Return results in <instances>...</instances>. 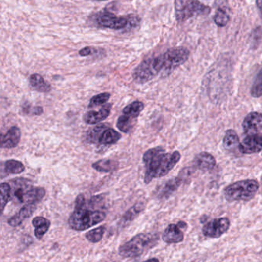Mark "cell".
<instances>
[{
  "instance_id": "34",
  "label": "cell",
  "mask_w": 262,
  "mask_h": 262,
  "mask_svg": "<svg viewBox=\"0 0 262 262\" xmlns=\"http://www.w3.org/2000/svg\"><path fill=\"white\" fill-rule=\"evenodd\" d=\"M85 205H86V198L84 195L80 194L75 200V208L85 207Z\"/></svg>"
},
{
  "instance_id": "20",
  "label": "cell",
  "mask_w": 262,
  "mask_h": 262,
  "mask_svg": "<svg viewBox=\"0 0 262 262\" xmlns=\"http://www.w3.org/2000/svg\"><path fill=\"white\" fill-rule=\"evenodd\" d=\"M29 82L32 87L41 92V93H48L51 90V86L49 83L46 82L43 77L39 74H33L29 78Z\"/></svg>"
},
{
  "instance_id": "24",
  "label": "cell",
  "mask_w": 262,
  "mask_h": 262,
  "mask_svg": "<svg viewBox=\"0 0 262 262\" xmlns=\"http://www.w3.org/2000/svg\"><path fill=\"white\" fill-rule=\"evenodd\" d=\"M143 109H144V104L141 101H136L125 107L123 109L122 112L123 114L133 119H136Z\"/></svg>"
},
{
  "instance_id": "8",
  "label": "cell",
  "mask_w": 262,
  "mask_h": 262,
  "mask_svg": "<svg viewBox=\"0 0 262 262\" xmlns=\"http://www.w3.org/2000/svg\"><path fill=\"white\" fill-rule=\"evenodd\" d=\"M231 222L228 218H215L206 223L203 228V234L207 238H218L228 232Z\"/></svg>"
},
{
  "instance_id": "12",
  "label": "cell",
  "mask_w": 262,
  "mask_h": 262,
  "mask_svg": "<svg viewBox=\"0 0 262 262\" xmlns=\"http://www.w3.org/2000/svg\"><path fill=\"white\" fill-rule=\"evenodd\" d=\"M21 139V131L18 127H12L6 134L0 133V148H15Z\"/></svg>"
},
{
  "instance_id": "32",
  "label": "cell",
  "mask_w": 262,
  "mask_h": 262,
  "mask_svg": "<svg viewBox=\"0 0 262 262\" xmlns=\"http://www.w3.org/2000/svg\"><path fill=\"white\" fill-rule=\"evenodd\" d=\"M111 97V94L109 93H101V94H97V95L94 96L90 99V103L88 104V107H97V106L103 105V104L107 103V101L109 100Z\"/></svg>"
},
{
  "instance_id": "9",
  "label": "cell",
  "mask_w": 262,
  "mask_h": 262,
  "mask_svg": "<svg viewBox=\"0 0 262 262\" xmlns=\"http://www.w3.org/2000/svg\"><path fill=\"white\" fill-rule=\"evenodd\" d=\"M97 22L101 27L119 30L128 26V19L125 17H118L111 12H105L97 16Z\"/></svg>"
},
{
  "instance_id": "31",
  "label": "cell",
  "mask_w": 262,
  "mask_h": 262,
  "mask_svg": "<svg viewBox=\"0 0 262 262\" xmlns=\"http://www.w3.org/2000/svg\"><path fill=\"white\" fill-rule=\"evenodd\" d=\"M251 94L254 97H259L262 96V70L259 72L256 79L254 81L253 85L251 88Z\"/></svg>"
},
{
  "instance_id": "14",
  "label": "cell",
  "mask_w": 262,
  "mask_h": 262,
  "mask_svg": "<svg viewBox=\"0 0 262 262\" xmlns=\"http://www.w3.org/2000/svg\"><path fill=\"white\" fill-rule=\"evenodd\" d=\"M193 162L195 167L202 171H211L217 165L215 157L207 152H202L197 154Z\"/></svg>"
},
{
  "instance_id": "39",
  "label": "cell",
  "mask_w": 262,
  "mask_h": 262,
  "mask_svg": "<svg viewBox=\"0 0 262 262\" xmlns=\"http://www.w3.org/2000/svg\"><path fill=\"white\" fill-rule=\"evenodd\" d=\"M96 1H103L104 2V1H107V0H96Z\"/></svg>"
},
{
  "instance_id": "16",
  "label": "cell",
  "mask_w": 262,
  "mask_h": 262,
  "mask_svg": "<svg viewBox=\"0 0 262 262\" xmlns=\"http://www.w3.org/2000/svg\"><path fill=\"white\" fill-rule=\"evenodd\" d=\"M36 209V204H25L17 214L9 218L8 221L9 225L12 227L19 226L24 220L33 215Z\"/></svg>"
},
{
  "instance_id": "26",
  "label": "cell",
  "mask_w": 262,
  "mask_h": 262,
  "mask_svg": "<svg viewBox=\"0 0 262 262\" xmlns=\"http://www.w3.org/2000/svg\"><path fill=\"white\" fill-rule=\"evenodd\" d=\"M10 199V186L9 183L0 184V215H2L7 203Z\"/></svg>"
},
{
  "instance_id": "7",
  "label": "cell",
  "mask_w": 262,
  "mask_h": 262,
  "mask_svg": "<svg viewBox=\"0 0 262 262\" xmlns=\"http://www.w3.org/2000/svg\"><path fill=\"white\" fill-rule=\"evenodd\" d=\"M10 186V199L18 203H27L28 197L31 189L34 186L29 179L18 178L9 183Z\"/></svg>"
},
{
  "instance_id": "18",
  "label": "cell",
  "mask_w": 262,
  "mask_h": 262,
  "mask_svg": "<svg viewBox=\"0 0 262 262\" xmlns=\"http://www.w3.org/2000/svg\"><path fill=\"white\" fill-rule=\"evenodd\" d=\"M239 146L240 142L236 132L234 130H228L223 139L224 148L231 153H235L236 151H239Z\"/></svg>"
},
{
  "instance_id": "15",
  "label": "cell",
  "mask_w": 262,
  "mask_h": 262,
  "mask_svg": "<svg viewBox=\"0 0 262 262\" xmlns=\"http://www.w3.org/2000/svg\"><path fill=\"white\" fill-rule=\"evenodd\" d=\"M162 238L167 244L179 243L184 239V234L177 225L171 224L164 230Z\"/></svg>"
},
{
  "instance_id": "13",
  "label": "cell",
  "mask_w": 262,
  "mask_h": 262,
  "mask_svg": "<svg viewBox=\"0 0 262 262\" xmlns=\"http://www.w3.org/2000/svg\"><path fill=\"white\" fill-rule=\"evenodd\" d=\"M111 104H107L99 111H88L84 115V121L87 125H96L105 120L109 116L111 111Z\"/></svg>"
},
{
  "instance_id": "29",
  "label": "cell",
  "mask_w": 262,
  "mask_h": 262,
  "mask_svg": "<svg viewBox=\"0 0 262 262\" xmlns=\"http://www.w3.org/2000/svg\"><path fill=\"white\" fill-rule=\"evenodd\" d=\"M105 232V227L100 226L87 232L86 234V238H87V241L92 242V243H97L102 239Z\"/></svg>"
},
{
  "instance_id": "17",
  "label": "cell",
  "mask_w": 262,
  "mask_h": 262,
  "mask_svg": "<svg viewBox=\"0 0 262 262\" xmlns=\"http://www.w3.org/2000/svg\"><path fill=\"white\" fill-rule=\"evenodd\" d=\"M183 180L184 179L179 175L177 177H174L172 179H169L160 189V192H159V197L160 199H166V198H168L169 196H171L174 192L179 189Z\"/></svg>"
},
{
  "instance_id": "11",
  "label": "cell",
  "mask_w": 262,
  "mask_h": 262,
  "mask_svg": "<svg viewBox=\"0 0 262 262\" xmlns=\"http://www.w3.org/2000/svg\"><path fill=\"white\" fill-rule=\"evenodd\" d=\"M244 132L247 135L256 134L262 130V114L259 112L249 113L242 122Z\"/></svg>"
},
{
  "instance_id": "5",
  "label": "cell",
  "mask_w": 262,
  "mask_h": 262,
  "mask_svg": "<svg viewBox=\"0 0 262 262\" xmlns=\"http://www.w3.org/2000/svg\"><path fill=\"white\" fill-rule=\"evenodd\" d=\"M175 12L176 20L183 22L193 16L209 15L211 8L197 0H175Z\"/></svg>"
},
{
  "instance_id": "6",
  "label": "cell",
  "mask_w": 262,
  "mask_h": 262,
  "mask_svg": "<svg viewBox=\"0 0 262 262\" xmlns=\"http://www.w3.org/2000/svg\"><path fill=\"white\" fill-rule=\"evenodd\" d=\"M189 50L184 47L172 48L162 54L163 58V72L161 76L167 77L171 75L178 67L183 65L189 59Z\"/></svg>"
},
{
  "instance_id": "27",
  "label": "cell",
  "mask_w": 262,
  "mask_h": 262,
  "mask_svg": "<svg viewBox=\"0 0 262 262\" xmlns=\"http://www.w3.org/2000/svg\"><path fill=\"white\" fill-rule=\"evenodd\" d=\"M133 120L135 119L123 114L118 118V121H117V127L120 131H122L124 133H128L134 125Z\"/></svg>"
},
{
  "instance_id": "25",
  "label": "cell",
  "mask_w": 262,
  "mask_h": 262,
  "mask_svg": "<svg viewBox=\"0 0 262 262\" xmlns=\"http://www.w3.org/2000/svg\"><path fill=\"white\" fill-rule=\"evenodd\" d=\"M145 209V204L142 202L136 203L134 206L130 208L129 210L124 214L122 217V221L128 222V221H132L139 216L142 211Z\"/></svg>"
},
{
  "instance_id": "4",
  "label": "cell",
  "mask_w": 262,
  "mask_h": 262,
  "mask_svg": "<svg viewBox=\"0 0 262 262\" xmlns=\"http://www.w3.org/2000/svg\"><path fill=\"white\" fill-rule=\"evenodd\" d=\"M259 184L255 179L238 181L227 186L224 191L225 199L229 202L249 201L256 196Z\"/></svg>"
},
{
  "instance_id": "36",
  "label": "cell",
  "mask_w": 262,
  "mask_h": 262,
  "mask_svg": "<svg viewBox=\"0 0 262 262\" xmlns=\"http://www.w3.org/2000/svg\"><path fill=\"white\" fill-rule=\"evenodd\" d=\"M43 111V109L41 107H34V109H33V113H34V114H37V115L41 114Z\"/></svg>"
},
{
  "instance_id": "21",
  "label": "cell",
  "mask_w": 262,
  "mask_h": 262,
  "mask_svg": "<svg viewBox=\"0 0 262 262\" xmlns=\"http://www.w3.org/2000/svg\"><path fill=\"white\" fill-rule=\"evenodd\" d=\"M119 166V163L116 160H107V159L98 160L92 164V167L95 171L102 173L114 172L118 171Z\"/></svg>"
},
{
  "instance_id": "37",
  "label": "cell",
  "mask_w": 262,
  "mask_h": 262,
  "mask_svg": "<svg viewBox=\"0 0 262 262\" xmlns=\"http://www.w3.org/2000/svg\"><path fill=\"white\" fill-rule=\"evenodd\" d=\"M256 5L258 9L260 12L261 15H262V0H256Z\"/></svg>"
},
{
  "instance_id": "35",
  "label": "cell",
  "mask_w": 262,
  "mask_h": 262,
  "mask_svg": "<svg viewBox=\"0 0 262 262\" xmlns=\"http://www.w3.org/2000/svg\"><path fill=\"white\" fill-rule=\"evenodd\" d=\"M176 225H178V227L180 229H186L187 228V224L183 221H179V222L177 223Z\"/></svg>"
},
{
  "instance_id": "10",
  "label": "cell",
  "mask_w": 262,
  "mask_h": 262,
  "mask_svg": "<svg viewBox=\"0 0 262 262\" xmlns=\"http://www.w3.org/2000/svg\"><path fill=\"white\" fill-rule=\"evenodd\" d=\"M239 151L243 154H253L262 151V133L248 135L240 143Z\"/></svg>"
},
{
  "instance_id": "38",
  "label": "cell",
  "mask_w": 262,
  "mask_h": 262,
  "mask_svg": "<svg viewBox=\"0 0 262 262\" xmlns=\"http://www.w3.org/2000/svg\"><path fill=\"white\" fill-rule=\"evenodd\" d=\"M143 262H160L158 259L156 258H152V259H148V260L145 261Z\"/></svg>"
},
{
  "instance_id": "33",
  "label": "cell",
  "mask_w": 262,
  "mask_h": 262,
  "mask_svg": "<svg viewBox=\"0 0 262 262\" xmlns=\"http://www.w3.org/2000/svg\"><path fill=\"white\" fill-rule=\"evenodd\" d=\"M96 49L92 47H86L79 51V55L82 57H87L89 55H94L96 52Z\"/></svg>"
},
{
  "instance_id": "28",
  "label": "cell",
  "mask_w": 262,
  "mask_h": 262,
  "mask_svg": "<svg viewBox=\"0 0 262 262\" xmlns=\"http://www.w3.org/2000/svg\"><path fill=\"white\" fill-rule=\"evenodd\" d=\"M5 170L9 174H18L25 171V166L22 164V162L9 160L5 162Z\"/></svg>"
},
{
  "instance_id": "19",
  "label": "cell",
  "mask_w": 262,
  "mask_h": 262,
  "mask_svg": "<svg viewBox=\"0 0 262 262\" xmlns=\"http://www.w3.org/2000/svg\"><path fill=\"white\" fill-rule=\"evenodd\" d=\"M33 225L35 227V236L38 239H41L49 230L51 221L44 217H37L33 218Z\"/></svg>"
},
{
  "instance_id": "1",
  "label": "cell",
  "mask_w": 262,
  "mask_h": 262,
  "mask_svg": "<svg viewBox=\"0 0 262 262\" xmlns=\"http://www.w3.org/2000/svg\"><path fill=\"white\" fill-rule=\"evenodd\" d=\"M181 159L179 151L165 153L162 147L150 149L143 154V161L146 167L144 182L150 183L153 179L167 175Z\"/></svg>"
},
{
  "instance_id": "23",
  "label": "cell",
  "mask_w": 262,
  "mask_h": 262,
  "mask_svg": "<svg viewBox=\"0 0 262 262\" xmlns=\"http://www.w3.org/2000/svg\"><path fill=\"white\" fill-rule=\"evenodd\" d=\"M215 23L219 27L226 26L230 21L229 12L226 5H218L217 12L213 17Z\"/></svg>"
},
{
  "instance_id": "30",
  "label": "cell",
  "mask_w": 262,
  "mask_h": 262,
  "mask_svg": "<svg viewBox=\"0 0 262 262\" xmlns=\"http://www.w3.org/2000/svg\"><path fill=\"white\" fill-rule=\"evenodd\" d=\"M107 128V127L104 124H100V125H97V126L89 130L87 135V141L90 142V143L98 142L99 137L101 136V133Z\"/></svg>"
},
{
  "instance_id": "3",
  "label": "cell",
  "mask_w": 262,
  "mask_h": 262,
  "mask_svg": "<svg viewBox=\"0 0 262 262\" xmlns=\"http://www.w3.org/2000/svg\"><path fill=\"white\" fill-rule=\"evenodd\" d=\"M106 214L100 210H89L86 208H75L68 218V225L77 232L86 231L104 221Z\"/></svg>"
},
{
  "instance_id": "22",
  "label": "cell",
  "mask_w": 262,
  "mask_h": 262,
  "mask_svg": "<svg viewBox=\"0 0 262 262\" xmlns=\"http://www.w3.org/2000/svg\"><path fill=\"white\" fill-rule=\"evenodd\" d=\"M121 136L118 132L112 128H107L99 137L98 143L101 145H111L116 143L121 139Z\"/></svg>"
},
{
  "instance_id": "2",
  "label": "cell",
  "mask_w": 262,
  "mask_h": 262,
  "mask_svg": "<svg viewBox=\"0 0 262 262\" xmlns=\"http://www.w3.org/2000/svg\"><path fill=\"white\" fill-rule=\"evenodd\" d=\"M159 235L157 234L140 233L125 242L118 249L120 256L124 258H135L141 256L145 251L155 246L158 242Z\"/></svg>"
}]
</instances>
